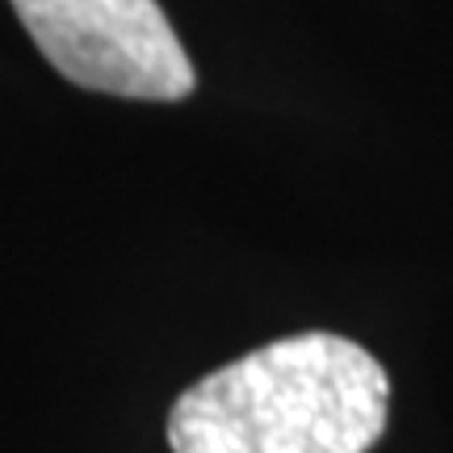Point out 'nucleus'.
<instances>
[{"mask_svg": "<svg viewBox=\"0 0 453 453\" xmlns=\"http://www.w3.org/2000/svg\"><path fill=\"white\" fill-rule=\"evenodd\" d=\"M387 370L332 332L273 340L206 373L168 416L173 453H365L387 428Z\"/></svg>", "mask_w": 453, "mask_h": 453, "instance_id": "nucleus-1", "label": "nucleus"}, {"mask_svg": "<svg viewBox=\"0 0 453 453\" xmlns=\"http://www.w3.org/2000/svg\"><path fill=\"white\" fill-rule=\"evenodd\" d=\"M34 47L81 88L130 101H180L194 64L156 0H9Z\"/></svg>", "mask_w": 453, "mask_h": 453, "instance_id": "nucleus-2", "label": "nucleus"}]
</instances>
